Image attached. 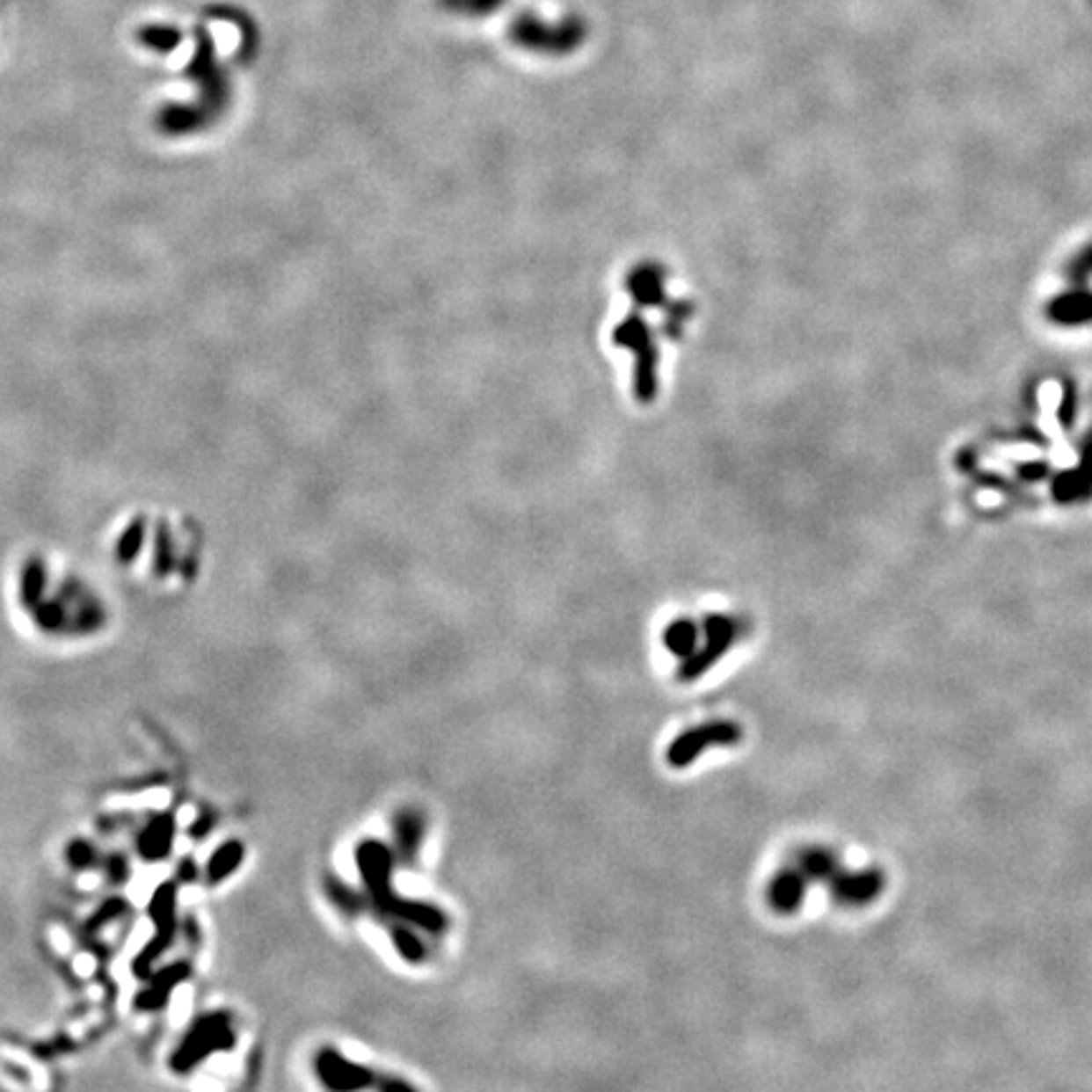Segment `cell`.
Here are the masks:
<instances>
[{
	"mask_svg": "<svg viewBox=\"0 0 1092 1092\" xmlns=\"http://www.w3.org/2000/svg\"><path fill=\"white\" fill-rule=\"evenodd\" d=\"M112 557L144 586L190 585L200 571V531L180 516L142 511L117 528Z\"/></svg>",
	"mask_w": 1092,
	"mask_h": 1092,
	"instance_id": "6da1fadb",
	"label": "cell"
},
{
	"mask_svg": "<svg viewBox=\"0 0 1092 1092\" xmlns=\"http://www.w3.org/2000/svg\"><path fill=\"white\" fill-rule=\"evenodd\" d=\"M741 741V728L728 721H713V724H703L698 728H690L686 733H681L670 748H667V761L673 767H688L690 761H695L708 746H728V744H739Z\"/></svg>",
	"mask_w": 1092,
	"mask_h": 1092,
	"instance_id": "7a4b0ae2",
	"label": "cell"
},
{
	"mask_svg": "<svg viewBox=\"0 0 1092 1092\" xmlns=\"http://www.w3.org/2000/svg\"><path fill=\"white\" fill-rule=\"evenodd\" d=\"M883 890V875L877 870H865V872H837V877L832 880V892L837 900L849 903V906H865L870 900H875Z\"/></svg>",
	"mask_w": 1092,
	"mask_h": 1092,
	"instance_id": "3957f363",
	"label": "cell"
},
{
	"mask_svg": "<svg viewBox=\"0 0 1092 1092\" xmlns=\"http://www.w3.org/2000/svg\"><path fill=\"white\" fill-rule=\"evenodd\" d=\"M804 888H807V877L799 872V868L782 870L771 885H768V903L776 913H794L802 906L804 898Z\"/></svg>",
	"mask_w": 1092,
	"mask_h": 1092,
	"instance_id": "277c9868",
	"label": "cell"
},
{
	"mask_svg": "<svg viewBox=\"0 0 1092 1092\" xmlns=\"http://www.w3.org/2000/svg\"><path fill=\"white\" fill-rule=\"evenodd\" d=\"M799 872L807 877V880H834L837 877V872H840V865H837V857L827 852V849L822 848H814V849H804L802 855H799Z\"/></svg>",
	"mask_w": 1092,
	"mask_h": 1092,
	"instance_id": "5b68a950",
	"label": "cell"
}]
</instances>
